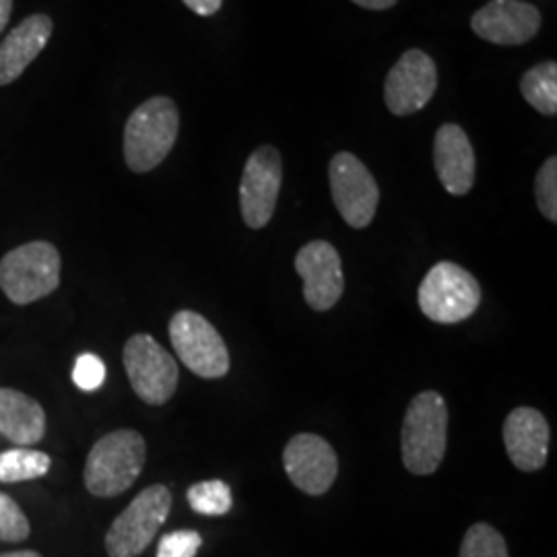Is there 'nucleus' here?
<instances>
[{"mask_svg":"<svg viewBox=\"0 0 557 557\" xmlns=\"http://www.w3.org/2000/svg\"><path fill=\"white\" fill-rule=\"evenodd\" d=\"M448 419L440 393L425 391L411 398L400 430V455L409 473L423 478L438 471L448 446Z\"/></svg>","mask_w":557,"mask_h":557,"instance_id":"nucleus-1","label":"nucleus"},{"mask_svg":"<svg viewBox=\"0 0 557 557\" xmlns=\"http://www.w3.org/2000/svg\"><path fill=\"white\" fill-rule=\"evenodd\" d=\"M147 442L137 430H116L94 444L85 460L83 481L91 496L116 498L139 479Z\"/></svg>","mask_w":557,"mask_h":557,"instance_id":"nucleus-2","label":"nucleus"},{"mask_svg":"<svg viewBox=\"0 0 557 557\" xmlns=\"http://www.w3.org/2000/svg\"><path fill=\"white\" fill-rule=\"evenodd\" d=\"M178 106L170 98H151L131 114L124 128V160L135 174H147L165 160L176 145Z\"/></svg>","mask_w":557,"mask_h":557,"instance_id":"nucleus-3","label":"nucleus"},{"mask_svg":"<svg viewBox=\"0 0 557 557\" xmlns=\"http://www.w3.org/2000/svg\"><path fill=\"white\" fill-rule=\"evenodd\" d=\"M60 285V252L50 242H29L0 259V289L17 306L54 294Z\"/></svg>","mask_w":557,"mask_h":557,"instance_id":"nucleus-4","label":"nucleus"},{"mask_svg":"<svg viewBox=\"0 0 557 557\" xmlns=\"http://www.w3.org/2000/svg\"><path fill=\"white\" fill-rule=\"evenodd\" d=\"M418 304L423 317L438 324L471 319L481 304V285L457 262L442 260L421 281Z\"/></svg>","mask_w":557,"mask_h":557,"instance_id":"nucleus-5","label":"nucleus"},{"mask_svg":"<svg viewBox=\"0 0 557 557\" xmlns=\"http://www.w3.org/2000/svg\"><path fill=\"white\" fill-rule=\"evenodd\" d=\"M172 494L165 485L156 483L140 492L106 535V552L110 557H139L160 533L170 517Z\"/></svg>","mask_w":557,"mask_h":557,"instance_id":"nucleus-6","label":"nucleus"},{"mask_svg":"<svg viewBox=\"0 0 557 557\" xmlns=\"http://www.w3.org/2000/svg\"><path fill=\"white\" fill-rule=\"evenodd\" d=\"M170 341L180 361L199 379L227 376L232 359L220 331L197 312L180 310L170 320Z\"/></svg>","mask_w":557,"mask_h":557,"instance_id":"nucleus-7","label":"nucleus"},{"mask_svg":"<svg viewBox=\"0 0 557 557\" xmlns=\"http://www.w3.org/2000/svg\"><path fill=\"white\" fill-rule=\"evenodd\" d=\"M122 359L131 386L143 403L160 407L176 395L178 363L151 335L139 333L128 338Z\"/></svg>","mask_w":557,"mask_h":557,"instance_id":"nucleus-8","label":"nucleus"},{"mask_svg":"<svg viewBox=\"0 0 557 557\" xmlns=\"http://www.w3.org/2000/svg\"><path fill=\"white\" fill-rule=\"evenodd\" d=\"M331 195L341 218L354 230L368 227L379 211V182L366 163L349 151H341L329 165Z\"/></svg>","mask_w":557,"mask_h":557,"instance_id":"nucleus-9","label":"nucleus"},{"mask_svg":"<svg viewBox=\"0 0 557 557\" xmlns=\"http://www.w3.org/2000/svg\"><path fill=\"white\" fill-rule=\"evenodd\" d=\"M283 184V160L275 147L262 145L244 165L239 182V209L250 230H262L273 220Z\"/></svg>","mask_w":557,"mask_h":557,"instance_id":"nucleus-10","label":"nucleus"},{"mask_svg":"<svg viewBox=\"0 0 557 557\" xmlns=\"http://www.w3.org/2000/svg\"><path fill=\"white\" fill-rule=\"evenodd\" d=\"M438 69L423 50H407L391 69L384 83V101L395 116H409L423 110L436 94Z\"/></svg>","mask_w":557,"mask_h":557,"instance_id":"nucleus-11","label":"nucleus"},{"mask_svg":"<svg viewBox=\"0 0 557 557\" xmlns=\"http://www.w3.org/2000/svg\"><path fill=\"white\" fill-rule=\"evenodd\" d=\"M283 467L289 481L308 496H324L338 473L335 448L317 434H298L283 450Z\"/></svg>","mask_w":557,"mask_h":557,"instance_id":"nucleus-12","label":"nucleus"},{"mask_svg":"<svg viewBox=\"0 0 557 557\" xmlns=\"http://www.w3.org/2000/svg\"><path fill=\"white\" fill-rule=\"evenodd\" d=\"M296 271L304 281V299L317 310L335 308L345 292V275L337 248L324 239L301 246L296 255Z\"/></svg>","mask_w":557,"mask_h":557,"instance_id":"nucleus-13","label":"nucleus"},{"mask_svg":"<svg viewBox=\"0 0 557 557\" xmlns=\"http://www.w3.org/2000/svg\"><path fill=\"white\" fill-rule=\"evenodd\" d=\"M481 40L496 46H522L533 40L541 27L537 7L522 0H490L471 20Z\"/></svg>","mask_w":557,"mask_h":557,"instance_id":"nucleus-14","label":"nucleus"},{"mask_svg":"<svg viewBox=\"0 0 557 557\" xmlns=\"http://www.w3.org/2000/svg\"><path fill=\"white\" fill-rule=\"evenodd\" d=\"M549 423L533 407H517L504 421L506 453L518 471L535 473L545 467L549 455Z\"/></svg>","mask_w":557,"mask_h":557,"instance_id":"nucleus-15","label":"nucleus"},{"mask_svg":"<svg viewBox=\"0 0 557 557\" xmlns=\"http://www.w3.org/2000/svg\"><path fill=\"white\" fill-rule=\"evenodd\" d=\"M434 168L446 193L465 197L478 176V160L467 133L455 124H442L434 139Z\"/></svg>","mask_w":557,"mask_h":557,"instance_id":"nucleus-16","label":"nucleus"},{"mask_svg":"<svg viewBox=\"0 0 557 557\" xmlns=\"http://www.w3.org/2000/svg\"><path fill=\"white\" fill-rule=\"evenodd\" d=\"M52 36V20L48 15H32L0 44V85L20 79L23 71L40 57Z\"/></svg>","mask_w":557,"mask_h":557,"instance_id":"nucleus-17","label":"nucleus"},{"mask_svg":"<svg viewBox=\"0 0 557 557\" xmlns=\"http://www.w3.org/2000/svg\"><path fill=\"white\" fill-rule=\"evenodd\" d=\"M0 436L21 448L41 442L46 436V411L40 403L15 388H0Z\"/></svg>","mask_w":557,"mask_h":557,"instance_id":"nucleus-18","label":"nucleus"},{"mask_svg":"<svg viewBox=\"0 0 557 557\" xmlns=\"http://www.w3.org/2000/svg\"><path fill=\"white\" fill-rule=\"evenodd\" d=\"M522 98L543 116L557 114V64L554 60L535 64L520 79Z\"/></svg>","mask_w":557,"mask_h":557,"instance_id":"nucleus-19","label":"nucleus"},{"mask_svg":"<svg viewBox=\"0 0 557 557\" xmlns=\"http://www.w3.org/2000/svg\"><path fill=\"white\" fill-rule=\"evenodd\" d=\"M52 460L34 448H11L0 453V483H23L40 479L50 471Z\"/></svg>","mask_w":557,"mask_h":557,"instance_id":"nucleus-20","label":"nucleus"},{"mask_svg":"<svg viewBox=\"0 0 557 557\" xmlns=\"http://www.w3.org/2000/svg\"><path fill=\"white\" fill-rule=\"evenodd\" d=\"M186 499L190 508L202 517H223L234 506L232 490L221 479H209L190 485L186 492Z\"/></svg>","mask_w":557,"mask_h":557,"instance_id":"nucleus-21","label":"nucleus"},{"mask_svg":"<svg viewBox=\"0 0 557 557\" xmlns=\"http://www.w3.org/2000/svg\"><path fill=\"white\" fill-rule=\"evenodd\" d=\"M458 557H510L508 545L492 524L478 522L473 524L460 543Z\"/></svg>","mask_w":557,"mask_h":557,"instance_id":"nucleus-22","label":"nucleus"},{"mask_svg":"<svg viewBox=\"0 0 557 557\" xmlns=\"http://www.w3.org/2000/svg\"><path fill=\"white\" fill-rule=\"evenodd\" d=\"M32 527L23 515L20 504L7 494H0V541L2 543H21L29 537Z\"/></svg>","mask_w":557,"mask_h":557,"instance_id":"nucleus-23","label":"nucleus"},{"mask_svg":"<svg viewBox=\"0 0 557 557\" xmlns=\"http://www.w3.org/2000/svg\"><path fill=\"white\" fill-rule=\"evenodd\" d=\"M535 197L545 220L557 221V158H549L541 165L535 178Z\"/></svg>","mask_w":557,"mask_h":557,"instance_id":"nucleus-24","label":"nucleus"},{"mask_svg":"<svg viewBox=\"0 0 557 557\" xmlns=\"http://www.w3.org/2000/svg\"><path fill=\"white\" fill-rule=\"evenodd\" d=\"M202 537L197 531L182 529V531H172L160 539L158 545V557H197Z\"/></svg>","mask_w":557,"mask_h":557,"instance_id":"nucleus-25","label":"nucleus"},{"mask_svg":"<svg viewBox=\"0 0 557 557\" xmlns=\"http://www.w3.org/2000/svg\"><path fill=\"white\" fill-rule=\"evenodd\" d=\"M106 380V363L96 354H83L75 361L73 382L85 393H94L101 388Z\"/></svg>","mask_w":557,"mask_h":557,"instance_id":"nucleus-26","label":"nucleus"},{"mask_svg":"<svg viewBox=\"0 0 557 557\" xmlns=\"http://www.w3.org/2000/svg\"><path fill=\"white\" fill-rule=\"evenodd\" d=\"M193 13H197L200 17H211L215 13H220L223 0H182Z\"/></svg>","mask_w":557,"mask_h":557,"instance_id":"nucleus-27","label":"nucleus"},{"mask_svg":"<svg viewBox=\"0 0 557 557\" xmlns=\"http://www.w3.org/2000/svg\"><path fill=\"white\" fill-rule=\"evenodd\" d=\"M351 2H356L363 9H370V11H386V9L395 7L398 0H351Z\"/></svg>","mask_w":557,"mask_h":557,"instance_id":"nucleus-28","label":"nucleus"},{"mask_svg":"<svg viewBox=\"0 0 557 557\" xmlns=\"http://www.w3.org/2000/svg\"><path fill=\"white\" fill-rule=\"evenodd\" d=\"M13 11V0H0V32L7 27Z\"/></svg>","mask_w":557,"mask_h":557,"instance_id":"nucleus-29","label":"nucleus"},{"mask_svg":"<svg viewBox=\"0 0 557 557\" xmlns=\"http://www.w3.org/2000/svg\"><path fill=\"white\" fill-rule=\"evenodd\" d=\"M0 557H41L38 552L32 549H23V552H9V554H0Z\"/></svg>","mask_w":557,"mask_h":557,"instance_id":"nucleus-30","label":"nucleus"}]
</instances>
